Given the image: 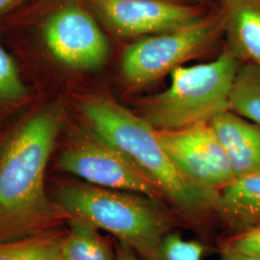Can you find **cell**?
Listing matches in <instances>:
<instances>
[{
	"label": "cell",
	"instance_id": "30bf717a",
	"mask_svg": "<svg viewBox=\"0 0 260 260\" xmlns=\"http://www.w3.org/2000/svg\"><path fill=\"white\" fill-rule=\"evenodd\" d=\"M210 125L229 158L236 179L260 176V125L231 110L221 113Z\"/></svg>",
	"mask_w": 260,
	"mask_h": 260
},
{
	"label": "cell",
	"instance_id": "8fae6325",
	"mask_svg": "<svg viewBox=\"0 0 260 260\" xmlns=\"http://www.w3.org/2000/svg\"><path fill=\"white\" fill-rule=\"evenodd\" d=\"M225 46L242 64L260 68V0H220Z\"/></svg>",
	"mask_w": 260,
	"mask_h": 260
},
{
	"label": "cell",
	"instance_id": "9a60e30c",
	"mask_svg": "<svg viewBox=\"0 0 260 260\" xmlns=\"http://www.w3.org/2000/svg\"><path fill=\"white\" fill-rule=\"evenodd\" d=\"M65 233L59 230L0 244V260H62Z\"/></svg>",
	"mask_w": 260,
	"mask_h": 260
},
{
	"label": "cell",
	"instance_id": "8992f818",
	"mask_svg": "<svg viewBox=\"0 0 260 260\" xmlns=\"http://www.w3.org/2000/svg\"><path fill=\"white\" fill-rule=\"evenodd\" d=\"M92 11L77 0L66 2L51 13L43 26L48 51L69 69L88 72L103 67L110 47Z\"/></svg>",
	"mask_w": 260,
	"mask_h": 260
},
{
	"label": "cell",
	"instance_id": "4fadbf2b",
	"mask_svg": "<svg viewBox=\"0 0 260 260\" xmlns=\"http://www.w3.org/2000/svg\"><path fill=\"white\" fill-rule=\"evenodd\" d=\"M61 248L62 260H117L116 248L100 230L78 219L69 221Z\"/></svg>",
	"mask_w": 260,
	"mask_h": 260
},
{
	"label": "cell",
	"instance_id": "3957f363",
	"mask_svg": "<svg viewBox=\"0 0 260 260\" xmlns=\"http://www.w3.org/2000/svg\"><path fill=\"white\" fill-rule=\"evenodd\" d=\"M53 201L71 219L110 233L141 260H153L163 239L183 223L168 205L147 196L90 183H65Z\"/></svg>",
	"mask_w": 260,
	"mask_h": 260
},
{
	"label": "cell",
	"instance_id": "52a82bcc",
	"mask_svg": "<svg viewBox=\"0 0 260 260\" xmlns=\"http://www.w3.org/2000/svg\"><path fill=\"white\" fill-rule=\"evenodd\" d=\"M57 168L93 185L138 193L164 203L157 190L121 152L93 132L68 144L58 156Z\"/></svg>",
	"mask_w": 260,
	"mask_h": 260
},
{
	"label": "cell",
	"instance_id": "d6986e66",
	"mask_svg": "<svg viewBox=\"0 0 260 260\" xmlns=\"http://www.w3.org/2000/svg\"><path fill=\"white\" fill-rule=\"evenodd\" d=\"M218 252L220 260H260L259 256L235 251L221 241H218Z\"/></svg>",
	"mask_w": 260,
	"mask_h": 260
},
{
	"label": "cell",
	"instance_id": "ffe728a7",
	"mask_svg": "<svg viewBox=\"0 0 260 260\" xmlns=\"http://www.w3.org/2000/svg\"><path fill=\"white\" fill-rule=\"evenodd\" d=\"M115 248L117 260H140L134 250L125 243L117 241Z\"/></svg>",
	"mask_w": 260,
	"mask_h": 260
},
{
	"label": "cell",
	"instance_id": "6da1fadb",
	"mask_svg": "<svg viewBox=\"0 0 260 260\" xmlns=\"http://www.w3.org/2000/svg\"><path fill=\"white\" fill-rule=\"evenodd\" d=\"M62 123L60 109L39 112L0 150V244L50 233L69 223L70 217L45 188L47 163Z\"/></svg>",
	"mask_w": 260,
	"mask_h": 260
},
{
	"label": "cell",
	"instance_id": "5b68a950",
	"mask_svg": "<svg viewBox=\"0 0 260 260\" xmlns=\"http://www.w3.org/2000/svg\"><path fill=\"white\" fill-rule=\"evenodd\" d=\"M223 35L220 8L184 27L139 38L123 49L122 80L130 91L155 83L184 63L205 55Z\"/></svg>",
	"mask_w": 260,
	"mask_h": 260
},
{
	"label": "cell",
	"instance_id": "e0dca14e",
	"mask_svg": "<svg viewBox=\"0 0 260 260\" xmlns=\"http://www.w3.org/2000/svg\"><path fill=\"white\" fill-rule=\"evenodd\" d=\"M26 93L13 58L0 44V101L18 102Z\"/></svg>",
	"mask_w": 260,
	"mask_h": 260
},
{
	"label": "cell",
	"instance_id": "5bb4252c",
	"mask_svg": "<svg viewBox=\"0 0 260 260\" xmlns=\"http://www.w3.org/2000/svg\"><path fill=\"white\" fill-rule=\"evenodd\" d=\"M229 110L260 125V68L242 64L230 98Z\"/></svg>",
	"mask_w": 260,
	"mask_h": 260
},
{
	"label": "cell",
	"instance_id": "277c9868",
	"mask_svg": "<svg viewBox=\"0 0 260 260\" xmlns=\"http://www.w3.org/2000/svg\"><path fill=\"white\" fill-rule=\"evenodd\" d=\"M242 63L224 46L208 63L171 73V85L161 93L138 101V115L156 130H178L209 123L229 110L233 85Z\"/></svg>",
	"mask_w": 260,
	"mask_h": 260
},
{
	"label": "cell",
	"instance_id": "ac0fdd59",
	"mask_svg": "<svg viewBox=\"0 0 260 260\" xmlns=\"http://www.w3.org/2000/svg\"><path fill=\"white\" fill-rule=\"evenodd\" d=\"M235 251L260 257V225L219 239Z\"/></svg>",
	"mask_w": 260,
	"mask_h": 260
},
{
	"label": "cell",
	"instance_id": "7402d4cb",
	"mask_svg": "<svg viewBox=\"0 0 260 260\" xmlns=\"http://www.w3.org/2000/svg\"><path fill=\"white\" fill-rule=\"evenodd\" d=\"M176 1H177V0H176Z\"/></svg>",
	"mask_w": 260,
	"mask_h": 260
},
{
	"label": "cell",
	"instance_id": "ba28073f",
	"mask_svg": "<svg viewBox=\"0 0 260 260\" xmlns=\"http://www.w3.org/2000/svg\"><path fill=\"white\" fill-rule=\"evenodd\" d=\"M115 36L139 39L184 27L208 13L201 4L176 0H85Z\"/></svg>",
	"mask_w": 260,
	"mask_h": 260
},
{
	"label": "cell",
	"instance_id": "7a4b0ae2",
	"mask_svg": "<svg viewBox=\"0 0 260 260\" xmlns=\"http://www.w3.org/2000/svg\"><path fill=\"white\" fill-rule=\"evenodd\" d=\"M79 107L93 134L121 152L149 180L184 225L203 226L215 219L219 192L188 179L148 121L105 95H88Z\"/></svg>",
	"mask_w": 260,
	"mask_h": 260
},
{
	"label": "cell",
	"instance_id": "2e32d148",
	"mask_svg": "<svg viewBox=\"0 0 260 260\" xmlns=\"http://www.w3.org/2000/svg\"><path fill=\"white\" fill-rule=\"evenodd\" d=\"M205 251L202 242L186 240L179 233H171L163 239L153 260H202Z\"/></svg>",
	"mask_w": 260,
	"mask_h": 260
},
{
	"label": "cell",
	"instance_id": "44dd1931",
	"mask_svg": "<svg viewBox=\"0 0 260 260\" xmlns=\"http://www.w3.org/2000/svg\"><path fill=\"white\" fill-rule=\"evenodd\" d=\"M24 0H0V16L8 13L14 8H16Z\"/></svg>",
	"mask_w": 260,
	"mask_h": 260
},
{
	"label": "cell",
	"instance_id": "7c38bea8",
	"mask_svg": "<svg viewBox=\"0 0 260 260\" xmlns=\"http://www.w3.org/2000/svg\"><path fill=\"white\" fill-rule=\"evenodd\" d=\"M215 219L224 236L260 225V176L235 179L219 192Z\"/></svg>",
	"mask_w": 260,
	"mask_h": 260
},
{
	"label": "cell",
	"instance_id": "9c48e42d",
	"mask_svg": "<svg viewBox=\"0 0 260 260\" xmlns=\"http://www.w3.org/2000/svg\"><path fill=\"white\" fill-rule=\"evenodd\" d=\"M156 132L175 165L193 183L220 192L236 179L210 122L184 129Z\"/></svg>",
	"mask_w": 260,
	"mask_h": 260
}]
</instances>
